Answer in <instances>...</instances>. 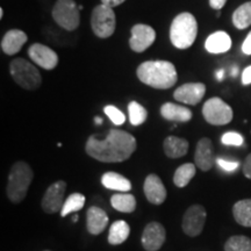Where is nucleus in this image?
<instances>
[{"label":"nucleus","instance_id":"nucleus-8","mask_svg":"<svg viewBox=\"0 0 251 251\" xmlns=\"http://www.w3.org/2000/svg\"><path fill=\"white\" fill-rule=\"evenodd\" d=\"M202 115L213 126H225L233 120V109L220 98H211L203 103Z\"/></svg>","mask_w":251,"mask_h":251},{"label":"nucleus","instance_id":"nucleus-42","mask_svg":"<svg viewBox=\"0 0 251 251\" xmlns=\"http://www.w3.org/2000/svg\"><path fill=\"white\" fill-rule=\"evenodd\" d=\"M238 71V69L237 68H234L233 69V76H236V72Z\"/></svg>","mask_w":251,"mask_h":251},{"label":"nucleus","instance_id":"nucleus-4","mask_svg":"<svg viewBox=\"0 0 251 251\" xmlns=\"http://www.w3.org/2000/svg\"><path fill=\"white\" fill-rule=\"evenodd\" d=\"M33 170L26 162H17L8 175L7 197L12 202L19 203L26 198L27 191L33 181Z\"/></svg>","mask_w":251,"mask_h":251},{"label":"nucleus","instance_id":"nucleus-36","mask_svg":"<svg viewBox=\"0 0 251 251\" xmlns=\"http://www.w3.org/2000/svg\"><path fill=\"white\" fill-rule=\"evenodd\" d=\"M242 84L243 85H250L251 84V65L244 69L242 74Z\"/></svg>","mask_w":251,"mask_h":251},{"label":"nucleus","instance_id":"nucleus-37","mask_svg":"<svg viewBox=\"0 0 251 251\" xmlns=\"http://www.w3.org/2000/svg\"><path fill=\"white\" fill-rule=\"evenodd\" d=\"M227 2V0H209V5H211L212 8L216 9V11H220Z\"/></svg>","mask_w":251,"mask_h":251},{"label":"nucleus","instance_id":"nucleus-33","mask_svg":"<svg viewBox=\"0 0 251 251\" xmlns=\"http://www.w3.org/2000/svg\"><path fill=\"white\" fill-rule=\"evenodd\" d=\"M216 163H218V165L222 169V170L227 172H234L235 170H237L238 166H240V163L236 161H227V159L224 158H218L216 159Z\"/></svg>","mask_w":251,"mask_h":251},{"label":"nucleus","instance_id":"nucleus-29","mask_svg":"<svg viewBox=\"0 0 251 251\" xmlns=\"http://www.w3.org/2000/svg\"><path fill=\"white\" fill-rule=\"evenodd\" d=\"M225 251H251V240L243 235L231 236L225 244Z\"/></svg>","mask_w":251,"mask_h":251},{"label":"nucleus","instance_id":"nucleus-1","mask_svg":"<svg viewBox=\"0 0 251 251\" xmlns=\"http://www.w3.org/2000/svg\"><path fill=\"white\" fill-rule=\"evenodd\" d=\"M86 153L103 163H120L127 161L136 150V139L133 135L120 129H111L105 139L92 135L85 146Z\"/></svg>","mask_w":251,"mask_h":251},{"label":"nucleus","instance_id":"nucleus-6","mask_svg":"<svg viewBox=\"0 0 251 251\" xmlns=\"http://www.w3.org/2000/svg\"><path fill=\"white\" fill-rule=\"evenodd\" d=\"M79 11L74 0H57L52 8V18L63 29L76 30L80 24Z\"/></svg>","mask_w":251,"mask_h":251},{"label":"nucleus","instance_id":"nucleus-21","mask_svg":"<svg viewBox=\"0 0 251 251\" xmlns=\"http://www.w3.org/2000/svg\"><path fill=\"white\" fill-rule=\"evenodd\" d=\"M163 149L169 158H179L187 153L188 142L180 137L168 136L163 143Z\"/></svg>","mask_w":251,"mask_h":251},{"label":"nucleus","instance_id":"nucleus-26","mask_svg":"<svg viewBox=\"0 0 251 251\" xmlns=\"http://www.w3.org/2000/svg\"><path fill=\"white\" fill-rule=\"evenodd\" d=\"M196 175V165L192 163H186V164L180 165L175 172L174 183L177 187L183 188L192 180Z\"/></svg>","mask_w":251,"mask_h":251},{"label":"nucleus","instance_id":"nucleus-7","mask_svg":"<svg viewBox=\"0 0 251 251\" xmlns=\"http://www.w3.org/2000/svg\"><path fill=\"white\" fill-rule=\"evenodd\" d=\"M91 26L93 33L100 39L112 36L117 27V18L113 8L103 4L96 6L91 15Z\"/></svg>","mask_w":251,"mask_h":251},{"label":"nucleus","instance_id":"nucleus-38","mask_svg":"<svg viewBox=\"0 0 251 251\" xmlns=\"http://www.w3.org/2000/svg\"><path fill=\"white\" fill-rule=\"evenodd\" d=\"M126 0H101V4L108 6V7H117V6L121 5Z\"/></svg>","mask_w":251,"mask_h":251},{"label":"nucleus","instance_id":"nucleus-9","mask_svg":"<svg viewBox=\"0 0 251 251\" xmlns=\"http://www.w3.org/2000/svg\"><path fill=\"white\" fill-rule=\"evenodd\" d=\"M67 190V183L63 180H58L51 184L47 188L45 196H43L41 206L47 214H55L61 212L64 205V194Z\"/></svg>","mask_w":251,"mask_h":251},{"label":"nucleus","instance_id":"nucleus-20","mask_svg":"<svg viewBox=\"0 0 251 251\" xmlns=\"http://www.w3.org/2000/svg\"><path fill=\"white\" fill-rule=\"evenodd\" d=\"M161 114L165 120L176 122H187L193 117L191 109L174 102L164 103L161 107Z\"/></svg>","mask_w":251,"mask_h":251},{"label":"nucleus","instance_id":"nucleus-19","mask_svg":"<svg viewBox=\"0 0 251 251\" xmlns=\"http://www.w3.org/2000/svg\"><path fill=\"white\" fill-rule=\"evenodd\" d=\"M205 48L211 54H224L231 48V39L226 31L219 30L207 37Z\"/></svg>","mask_w":251,"mask_h":251},{"label":"nucleus","instance_id":"nucleus-3","mask_svg":"<svg viewBox=\"0 0 251 251\" xmlns=\"http://www.w3.org/2000/svg\"><path fill=\"white\" fill-rule=\"evenodd\" d=\"M198 35V23L191 13H180L174 19L170 27L171 43L178 49H187Z\"/></svg>","mask_w":251,"mask_h":251},{"label":"nucleus","instance_id":"nucleus-10","mask_svg":"<svg viewBox=\"0 0 251 251\" xmlns=\"http://www.w3.org/2000/svg\"><path fill=\"white\" fill-rule=\"evenodd\" d=\"M207 218L206 209L201 205H193L185 212L181 227L184 233L191 237L201 234Z\"/></svg>","mask_w":251,"mask_h":251},{"label":"nucleus","instance_id":"nucleus-40","mask_svg":"<svg viewBox=\"0 0 251 251\" xmlns=\"http://www.w3.org/2000/svg\"><path fill=\"white\" fill-rule=\"evenodd\" d=\"M94 120H96V124H98V125H101L102 124V119L101 118L97 117L96 119H94Z\"/></svg>","mask_w":251,"mask_h":251},{"label":"nucleus","instance_id":"nucleus-2","mask_svg":"<svg viewBox=\"0 0 251 251\" xmlns=\"http://www.w3.org/2000/svg\"><path fill=\"white\" fill-rule=\"evenodd\" d=\"M136 74L143 84L157 90L171 89L178 79L175 65L168 61L143 62Z\"/></svg>","mask_w":251,"mask_h":251},{"label":"nucleus","instance_id":"nucleus-35","mask_svg":"<svg viewBox=\"0 0 251 251\" xmlns=\"http://www.w3.org/2000/svg\"><path fill=\"white\" fill-rule=\"evenodd\" d=\"M242 51L243 54H246L248 56L251 55V31H249V34H248L246 40H244L242 45Z\"/></svg>","mask_w":251,"mask_h":251},{"label":"nucleus","instance_id":"nucleus-18","mask_svg":"<svg viewBox=\"0 0 251 251\" xmlns=\"http://www.w3.org/2000/svg\"><path fill=\"white\" fill-rule=\"evenodd\" d=\"M27 42V34L20 29H11L1 40V50L6 55H15Z\"/></svg>","mask_w":251,"mask_h":251},{"label":"nucleus","instance_id":"nucleus-15","mask_svg":"<svg viewBox=\"0 0 251 251\" xmlns=\"http://www.w3.org/2000/svg\"><path fill=\"white\" fill-rule=\"evenodd\" d=\"M194 159H196V165L201 171H209L214 166L216 158L211 140L207 137L199 140V142L197 143Z\"/></svg>","mask_w":251,"mask_h":251},{"label":"nucleus","instance_id":"nucleus-34","mask_svg":"<svg viewBox=\"0 0 251 251\" xmlns=\"http://www.w3.org/2000/svg\"><path fill=\"white\" fill-rule=\"evenodd\" d=\"M243 174L248 179H251V153L247 156L246 161L243 164Z\"/></svg>","mask_w":251,"mask_h":251},{"label":"nucleus","instance_id":"nucleus-16","mask_svg":"<svg viewBox=\"0 0 251 251\" xmlns=\"http://www.w3.org/2000/svg\"><path fill=\"white\" fill-rule=\"evenodd\" d=\"M143 191L149 202L153 205H162L166 199V190L161 178L157 175H149L146 178Z\"/></svg>","mask_w":251,"mask_h":251},{"label":"nucleus","instance_id":"nucleus-11","mask_svg":"<svg viewBox=\"0 0 251 251\" xmlns=\"http://www.w3.org/2000/svg\"><path fill=\"white\" fill-rule=\"evenodd\" d=\"M156 31L148 25H135L131 28L129 46L135 52H143L155 42Z\"/></svg>","mask_w":251,"mask_h":251},{"label":"nucleus","instance_id":"nucleus-43","mask_svg":"<svg viewBox=\"0 0 251 251\" xmlns=\"http://www.w3.org/2000/svg\"><path fill=\"white\" fill-rule=\"evenodd\" d=\"M77 220H78V216H77V215H75L74 218H72V221H74V222H76Z\"/></svg>","mask_w":251,"mask_h":251},{"label":"nucleus","instance_id":"nucleus-13","mask_svg":"<svg viewBox=\"0 0 251 251\" xmlns=\"http://www.w3.org/2000/svg\"><path fill=\"white\" fill-rule=\"evenodd\" d=\"M206 93V85L202 83H187L175 91L174 97L177 101L186 105H197L201 101Z\"/></svg>","mask_w":251,"mask_h":251},{"label":"nucleus","instance_id":"nucleus-39","mask_svg":"<svg viewBox=\"0 0 251 251\" xmlns=\"http://www.w3.org/2000/svg\"><path fill=\"white\" fill-rule=\"evenodd\" d=\"M218 78L219 79H222V78H224V70H220L218 72Z\"/></svg>","mask_w":251,"mask_h":251},{"label":"nucleus","instance_id":"nucleus-14","mask_svg":"<svg viewBox=\"0 0 251 251\" xmlns=\"http://www.w3.org/2000/svg\"><path fill=\"white\" fill-rule=\"evenodd\" d=\"M165 242V228L158 222H150L142 234V246L147 251H157Z\"/></svg>","mask_w":251,"mask_h":251},{"label":"nucleus","instance_id":"nucleus-12","mask_svg":"<svg viewBox=\"0 0 251 251\" xmlns=\"http://www.w3.org/2000/svg\"><path fill=\"white\" fill-rule=\"evenodd\" d=\"M28 55L35 64L46 70H52L58 64V55L49 47L41 43H34L28 49Z\"/></svg>","mask_w":251,"mask_h":251},{"label":"nucleus","instance_id":"nucleus-44","mask_svg":"<svg viewBox=\"0 0 251 251\" xmlns=\"http://www.w3.org/2000/svg\"><path fill=\"white\" fill-rule=\"evenodd\" d=\"M45 251H50V250H45Z\"/></svg>","mask_w":251,"mask_h":251},{"label":"nucleus","instance_id":"nucleus-27","mask_svg":"<svg viewBox=\"0 0 251 251\" xmlns=\"http://www.w3.org/2000/svg\"><path fill=\"white\" fill-rule=\"evenodd\" d=\"M233 24L237 29H246L251 25V1L241 5L233 14Z\"/></svg>","mask_w":251,"mask_h":251},{"label":"nucleus","instance_id":"nucleus-22","mask_svg":"<svg viewBox=\"0 0 251 251\" xmlns=\"http://www.w3.org/2000/svg\"><path fill=\"white\" fill-rule=\"evenodd\" d=\"M101 184L108 190L118 191V192H129L131 183L127 178L117 172H106L101 177Z\"/></svg>","mask_w":251,"mask_h":251},{"label":"nucleus","instance_id":"nucleus-5","mask_svg":"<svg viewBox=\"0 0 251 251\" xmlns=\"http://www.w3.org/2000/svg\"><path fill=\"white\" fill-rule=\"evenodd\" d=\"M9 72L15 83L25 90H36L42 83V77L35 65L24 58L12 61Z\"/></svg>","mask_w":251,"mask_h":251},{"label":"nucleus","instance_id":"nucleus-32","mask_svg":"<svg viewBox=\"0 0 251 251\" xmlns=\"http://www.w3.org/2000/svg\"><path fill=\"white\" fill-rule=\"evenodd\" d=\"M221 142L225 146H233V147H241L243 146L244 139L241 134L236 131H227L222 135Z\"/></svg>","mask_w":251,"mask_h":251},{"label":"nucleus","instance_id":"nucleus-23","mask_svg":"<svg viewBox=\"0 0 251 251\" xmlns=\"http://www.w3.org/2000/svg\"><path fill=\"white\" fill-rule=\"evenodd\" d=\"M130 228L129 225L124 220H119L112 224L111 228H109L108 234V242L112 246H119V244L124 243L129 236Z\"/></svg>","mask_w":251,"mask_h":251},{"label":"nucleus","instance_id":"nucleus-30","mask_svg":"<svg viewBox=\"0 0 251 251\" xmlns=\"http://www.w3.org/2000/svg\"><path fill=\"white\" fill-rule=\"evenodd\" d=\"M128 112H129V121L133 126H140L144 124L147 120V109L140 105L139 102L131 101L128 105Z\"/></svg>","mask_w":251,"mask_h":251},{"label":"nucleus","instance_id":"nucleus-24","mask_svg":"<svg viewBox=\"0 0 251 251\" xmlns=\"http://www.w3.org/2000/svg\"><path fill=\"white\" fill-rule=\"evenodd\" d=\"M233 215L238 225L251 228V199H244L235 203Z\"/></svg>","mask_w":251,"mask_h":251},{"label":"nucleus","instance_id":"nucleus-28","mask_svg":"<svg viewBox=\"0 0 251 251\" xmlns=\"http://www.w3.org/2000/svg\"><path fill=\"white\" fill-rule=\"evenodd\" d=\"M84 205H85V196H83L81 193H72L67 198L64 205H63L61 216L65 218L71 213L79 212Z\"/></svg>","mask_w":251,"mask_h":251},{"label":"nucleus","instance_id":"nucleus-17","mask_svg":"<svg viewBox=\"0 0 251 251\" xmlns=\"http://www.w3.org/2000/svg\"><path fill=\"white\" fill-rule=\"evenodd\" d=\"M108 225V216L103 209L98 206L90 207L86 213V228L90 234L99 235Z\"/></svg>","mask_w":251,"mask_h":251},{"label":"nucleus","instance_id":"nucleus-41","mask_svg":"<svg viewBox=\"0 0 251 251\" xmlns=\"http://www.w3.org/2000/svg\"><path fill=\"white\" fill-rule=\"evenodd\" d=\"M2 17H4V9L0 8V19H2Z\"/></svg>","mask_w":251,"mask_h":251},{"label":"nucleus","instance_id":"nucleus-31","mask_svg":"<svg viewBox=\"0 0 251 251\" xmlns=\"http://www.w3.org/2000/svg\"><path fill=\"white\" fill-rule=\"evenodd\" d=\"M103 112H105V114L107 115L109 119H111V121L114 125L121 126L125 124V121H126L125 114L120 111V109L115 107V106H112V105L106 106V107L103 108Z\"/></svg>","mask_w":251,"mask_h":251},{"label":"nucleus","instance_id":"nucleus-25","mask_svg":"<svg viewBox=\"0 0 251 251\" xmlns=\"http://www.w3.org/2000/svg\"><path fill=\"white\" fill-rule=\"evenodd\" d=\"M112 207L121 213H133L136 208V200L130 193H118L111 198Z\"/></svg>","mask_w":251,"mask_h":251}]
</instances>
